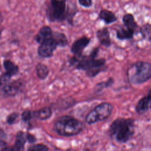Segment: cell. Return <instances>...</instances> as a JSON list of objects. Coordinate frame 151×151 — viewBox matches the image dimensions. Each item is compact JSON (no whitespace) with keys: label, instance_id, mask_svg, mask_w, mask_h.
Masks as SVG:
<instances>
[{"label":"cell","instance_id":"1","mask_svg":"<svg viewBox=\"0 0 151 151\" xmlns=\"http://www.w3.org/2000/svg\"><path fill=\"white\" fill-rule=\"evenodd\" d=\"M99 52V48L96 47L93 49L90 54H82L80 56L73 55L68 59V62L76 69L85 71L88 77H94L107 69L106 60L103 58H96Z\"/></svg>","mask_w":151,"mask_h":151},{"label":"cell","instance_id":"2","mask_svg":"<svg viewBox=\"0 0 151 151\" xmlns=\"http://www.w3.org/2000/svg\"><path fill=\"white\" fill-rule=\"evenodd\" d=\"M78 11L76 4L66 1L51 0L47 5L46 16L50 22H63L73 24V18Z\"/></svg>","mask_w":151,"mask_h":151},{"label":"cell","instance_id":"3","mask_svg":"<svg viewBox=\"0 0 151 151\" xmlns=\"http://www.w3.org/2000/svg\"><path fill=\"white\" fill-rule=\"evenodd\" d=\"M135 132V120L132 118L119 117L115 119L109 129L110 136L120 143H126Z\"/></svg>","mask_w":151,"mask_h":151},{"label":"cell","instance_id":"4","mask_svg":"<svg viewBox=\"0 0 151 151\" xmlns=\"http://www.w3.org/2000/svg\"><path fill=\"white\" fill-rule=\"evenodd\" d=\"M84 128V124L81 121L70 115L59 117L53 126V130L57 134L65 137L77 135Z\"/></svg>","mask_w":151,"mask_h":151},{"label":"cell","instance_id":"5","mask_svg":"<svg viewBox=\"0 0 151 151\" xmlns=\"http://www.w3.org/2000/svg\"><path fill=\"white\" fill-rule=\"evenodd\" d=\"M129 81L139 85L147 81L151 77V64L149 62L139 61L133 63L127 71Z\"/></svg>","mask_w":151,"mask_h":151},{"label":"cell","instance_id":"6","mask_svg":"<svg viewBox=\"0 0 151 151\" xmlns=\"http://www.w3.org/2000/svg\"><path fill=\"white\" fill-rule=\"evenodd\" d=\"M113 110V105L107 102H103L96 106L86 116L85 122L88 124H93L108 119Z\"/></svg>","mask_w":151,"mask_h":151},{"label":"cell","instance_id":"7","mask_svg":"<svg viewBox=\"0 0 151 151\" xmlns=\"http://www.w3.org/2000/svg\"><path fill=\"white\" fill-rule=\"evenodd\" d=\"M57 46L52 39V38L43 42L40 44L37 50L38 55L44 58H51L54 54V51L56 50Z\"/></svg>","mask_w":151,"mask_h":151},{"label":"cell","instance_id":"8","mask_svg":"<svg viewBox=\"0 0 151 151\" xmlns=\"http://www.w3.org/2000/svg\"><path fill=\"white\" fill-rule=\"evenodd\" d=\"M23 86V82L21 79L11 80L6 85L1 88V90L6 96L13 97L21 92Z\"/></svg>","mask_w":151,"mask_h":151},{"label":"cell","instance_id":"9","mask_svg":"<svg viewBox=\"0 0 151 151\" xmlns=\"http://www.w3.org/2000/svg\"><path fill=\"white\" fill-rule=\"evenodd\" d=\"M90 38L87 36H83L72 44L70 50L75 56H80L83 54L84 50L88 45L90 42Z\"/></svg>","mask_w":151,"mask_h":151},{"label":"cell","instance_id":"10","mask_svg":"<svg viewBox=\"0 0 151 151\" xmlns=\"http://www.w3.org/2000/svg\"><path fill=\"white\" fill-rule=\"evenodd\" d=\"M150 107V90L148 91L147 94L142 97L137 103L135 107L136 112L140 114L146 113Z\"/></svg>","mask_w":151,"mask_h":151},{"label":"cell","instance_id":"11","mask_svg":"<svg viewBox=\"0 0 151 151\" xmlns=\"http://www.w3.org/2000/svg\"><path fill=\"white\" fill-rule=\"evenodd\" d=\"M96 37L99 43L106 48H109L112 44L110 32L106 27L99 29L96 32Z\"/></svg>","mask_w":151,"mask_h":151},{"label":"cell","instance_id":"12","mask_svg":"<svg viewBox=\"0 0 151 151\" xmlns=\"http://www.w3.org/2000/svg\"><path fill=\"white\" fill-rule=\"evenodd\" d=\"M53 31L51 28L48 25L42 27L37 34L34 36V40L38 44H41L43 42L52 38Z\"/></svg>","mask_w":151,"mask_h":151},{"label":"cell","instance_id":"13","mask_svg":"<svg viewBox=\"0 0 151 151\" xmlns=\"http://www.w3.org/2000/svg\"><path fill=\"white\" fill-rule=\"evenodd\" d=\"M122 21L126 28L133 31L135 34H137V32H139L140 28L137 25L134 19V17L132 14H125L123 16Z\"/></svg>","mask_w":151,"mask_h":151},{"label":"cell","instance_id":"14","mask_svg":"<svg viewBox=\"0 0 151 151\" xmlns=\"http://www.w3.org/2000/svg\"><path fill=\"white\" fill-rule=\"evenodd\" d=\"M99 18L103 20L106 24H110L117 20V17L116 14L112 11L106 9H103L100 11Z\"/></svg>","mask_w":151,"mask_h":151},{"label":"cell","instance_id":"15","mask_svg":"<svg viewBox=\"0 0 151 151\" xmlns=\"http://www.w3.org/2000/svg\"><path fill=\"white\" fill-rule=\"evenodd\" d=\"M3 67L5 70V73L9 75L11 77H13L18 74L19 68L18 65L9 59H5L3 61Z\"/></svg>","mask_w":151,"mask_h":151},{"label":"cell","instance_id":"16","mask_svg":"<svg viewBox=\"0 0 151 151\" xmlns=\"http://www.w3.org/2000/svg\"><path fill=\"white\" fill-rule=\"evenodd\" d=\"M34 117L40 120H45L51 117L52 114V111L50 107H44L39 110L33 111Z\"/></svg>","mask_w":151,"mask_h":151},{"label":"cell","instance_id":"17","mask_svg":"<svg viewBox=\"0 0 151 151\" xmlns=\"http://www.w3.org/2000/svg\"><path fill=\"white\" fill-rule=\"evenodd\" d=\"M134 32L125 27H121L116 30V37L120 40H130L133 38Z\"/></svg>","mask_w":151,"mask_h":151},{"label":"cell","instance_id":"18","mask_svg":"<svg viewBox=\"0 0 151 151\" xmlns=\"http://www.w3.org/2000/svg\"><path fill=\"white\" fill-rule=\"evenodd\" d=\"M52 39L55 42L57 47H65L68 44V41L66 35L61 32H53L52 35Z\"/></svg>","mask_w":151,"mask_h":151},{"label":"cell","instance_id":"19","mask_svg":"<svg viewBox=\"0 0 151 151\" xmlns=\"http://www.w3.org/2000/svg\"><path fill=\"white\" fill-rule=\"evenodd\" d=\"M35 72L37 76L40 80H44L48 77L50 71L47 65L42 63H38L35 67Z\"/></svg>","mask_w":151,"mask_h":151},{"label":"cell","instance_id":"20","mask_svg":"<svg viewBox=\"0 0 151 151\" xmlns=\"http://www.w3.org/2000/svg\"><path fill=\"white\" fill-rule=\"evenodd\" d=\"M150 29L151 26L149 23L145 24L140 28L139 32H140L142 37L143 39L148 40L149 42L150 41Z\"/></svg>","mask_w":151,"mask_h":151},{"label":"cell","instance_id":"21","mask_svg":"<svg viewBox=\"0 0 151 151\" xmlns=\"http://www.w3.org/2000/svg\"><path fill=\"white\" fill-rule=\"evenodd\" d=\"M113 83H114V79L112 77H109L106 81H101V82L97 83L96 85L95 88H96V90H97L98 91H100L103 88H107V87L111 86V85L113 84Z\"/></svg>","mask_w":151,"mask_h":151},{"label":"cell","instance_id":"22","mask_svg":"<svg viewBox=\"0 0 151 151\" xmlns=\"http://www.w3.org/2000/svg\"><path fill=\"white\" fill-rule=\"evenodd\" d=\"M21 120L24 122L26 123H29V122L32 120V119L34 117L33 114V111L30 110L29 109L24 110L21 113Z\"/></svg>","mask_w":151,"mask_h":151},{"label":"cell","instance_id":"23","mask_svg":"<svg viewBox=\"0 0 151 151\" xmlns=\"http://www.w3.org/2000/svg\"><path fill=\"white\" fill-rule=\"evenodd\" d=\"M48 147L42 143L34 144L29 146L27 151H48Z\"/></svg>","mask_w":151,"mask_h":151},{"label":"cell","instance_id":"24","mask_svg":"<svg viewBox=\"0 0 151 151\" xmlns=\"http://www.w3.org/2000/svg\"><path fill=\"white\" fill-rule=\"evenodd\" d=\"M12 77L5 72H3L0 75V88L6 85L11 80Z\"/></svg>","mask_w":151,"mask_h":151},{"label":"cell","instance_id":"25","mask_svg":"<svg viewBox=\"0 0 151 151\" xmlns=\"http://www.w3.org/2000/svg\"><path fill=\"white\" fill-rule=\"evenodd\" d=\"M19 117V113L18 112H12L9 114L6 119V122L8 124H13L15 123L16 120Z\"/></svg>","mask_w":151,"mask_h":151},{"label":"cell","instance_id":"26","mask_svg":"<svg viewBox=\"0 0 151 151\" xmlns=\"http://www.w3.org/2000/svg\"><path fill=\"white\" fill-rule=\"evenodd\" d=\"M78 3L84 8H90L93 5V1L91 0H79Z\"/></svg>","mask_w":151,"mask_h":151},{"label":"cell","instance_id":"27","mask_svg":"<svg viewBox=\"0 0 151 151\" xmlns=\"http://www.w3.org/2000/svg\"><path fill=\"white\" fill-rule=\"evenodd\" d=\"M26 140L30 143H34L37 141V139L35 136L29 133H26Z\"/></svg>","mask_w":151,"mask_h":151},{"label":"cell","instance_id":"28","mask_svg":"<svg viewBox=\"0 0 151 151\" xmlns=\"http://www.w3.org/2000/svg\"><path fill=\"white\" fill-rule=\"evenodd\" d=\"M24 147H20L14 144L13 146L10 147L9 151H24Z\"/></svg>","mask_w":151,"mask_h":151},{"label":"cell","instance_id":"29","mask_svg":"<svg viewBox=\"0 0 151 151\" xmlns=\"http://www.w3.org/2000/svg\"><path fill=\"white\" fill-rule=\"evenodd\" d=\"M9 149H10L9 147H6L3 148L1 151H9Z\"/></svg>","mask_w":151,"mask_h":151},{"label":"cell","instance_id":"30","mask_svg":"<svg viewBox=\"0 0 151 151\" xmlns=\"http://www.w3.org/2000/svg\"><path fill=\"white\" fill-rule=\"evenodd\" d=\"M65 151H77V150H76L75 149H72V148H68V149H66V150H65Z\"/></svg>","mask_w":151,"mask_h":151},{"label":"cell","instance_id":"31","mask_svg":"<svg viewBox=\"0 0 151 151\" xmlns=\"http://www.w3.org/2000/svg\"><path fill=\"white\" fill-rule=\"evenodd\" d=\"M4 132H3V130L1 129V127H0V135L1 134H4Z\"/></svg>","mask_w":151,"mask_h":151},{"label":"cell","instance_id":"32","mask_svg":"<svg viewBox=\"0 0 151 151\" xmlns=\"http://www.w3.org/2000/svg\"><path fill=\"white\" fill-rule=\"evenodd\" d=\"M83 151H91L90 149H87V148H86V149H84V150H83Z\"/></svg>","mask_w":151,"mask_h":151},{"label":"cell","instance_id":"33","mask_svg":"<svg viewBox=\"0 0 151 151\" xmlns=\"http://www.w3.org/2000/svg\"><path fill=\"white\" fill-rule=\"evenodd\" d=\"M1 35H2V30L0 29V38L1 37Z\"/></svg>","mask_w":151,"mask_h":151}]
</instances>
